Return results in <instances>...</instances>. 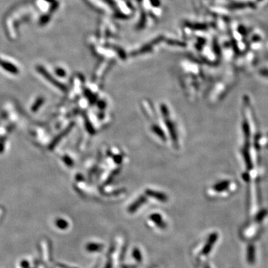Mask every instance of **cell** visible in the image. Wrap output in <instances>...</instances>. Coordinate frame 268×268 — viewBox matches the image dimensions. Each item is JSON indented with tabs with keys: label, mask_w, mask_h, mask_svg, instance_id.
I'll return each instance as SVG.
<instances>
[{
	"label": "cell",
	"mask_w": 268,
	"mask_h": 268,
	"mask_svg": "<svg viewBox=\"0 0 268 268\" xmlns=\"http://www.w3.org/2000/svg\"><path fill=\"white\" fill-rule=\"evenodd\" d=\"M147 194L148 195H150L151 197H152L156 198V199L159 200H161V201H165L167 200V197L165 194L162 193H159V192H151V190L148 191L147 192Z\"/></svg>",
	"instance_id": "cell-6"
},
{
	"label": "cell",
	"mask_w": 268,
	"mask_h": 268,
	"mask_svg": "<svg viewBox=\"0 0 268 268\" xmlns=\"http://www.w3.org/2000/svg\"><path fill=\"white\" fill-rule=\"evenodd\" d=\"M133 256L134 259H136L137 261H142V255H141V253L139 249H134L133 252Z\"/></svg>",
	"instance_id": "cell-8"
},
{
	"label": "cell",
	"mask_w": 268,
	"mask_h": 268,
	"mask_svg": "<svg viewBox=\"0 0 268 268\" xmlns=\"http://www.w3.org/2000/svg\"><path fill=\"white\" fill-rule=\"evenodd\" d=\"M150 219L159 227V228L161 229H165L166 228V224L163 221L162 216H160L159 214H152V215L150 216Z\"/></svg>",
	"instance_id": "cell-4"
},
{
	"label": "cell",
	"mask_w": 268,
	"mask_h": 268,
	"mask_svg": "<svg viewBox=\"0 0 268 268\" xmlns=\"http://www.w3.org/2000/svg\"><path fill=\"white\" fill-rule=\"evenodd\" d=\"M2 151H3V148H2V145H0V152H2Z\"/></svg>",
	"instance_id": "cell-12"
},
{
	"label": "cell",
	"mask_w": 268,
	"mask_h": 268,
	"mask_svg": "<svg viewBox=\"0 0 268 268\" xmlns=\"http://www.w3.org/2000/svg\"><path fill=\"white\" fill-rule=\"evenodd\" d=\"M103 248V246L101 244H89L87 246V250L90 252L100 251Z\"/></svg>",
	"instance_id": "cell-7"
},
{
	"label": "cell",
	"mask_w": 268,
	"mask_h": 268,
	"mask_svg": "<svg viewBox=\"0 0 268 268\" xmlns=\"http://www.w3.org/2000/svg\"><path fill=\"white\" fill-rule=\"evenodd\" d=\"M217 239H218V234H217L216 233H213V234H211L210 236H209V239H208V241L206 242V245H205L204 248H203V254L207 255L210 253L211 250H212V246L215 244V241H217Z\"/></svg>",
	"instance_id": "cell-2"
},
{
	"label": "cell",
	"mask_w": 268,
	"mask_h": 268,
	"mask_svg": "<svg viewBox=\"0 0 268 268\" xmlns=\"http://www.w3.org/2000/svg\"><path fill=\"white\" fill-rule=\"evenodd\" d=\"M56 72H57V74H58V75H60V77H63L64 75H66L65 72H64V71L63 70V69H57Z\"/></svg>",
	"instance_id": "cell-11"
},
{
	"label": "cell",
	"mask_w": 268,
	"mask_h": 268,
	"mask_svg": "<svg viewBox=\"0 0 268 268\" xmlns=\"http://www.w3.org/2000/svg\"><path fill=\"white\" fill-rule=\"evenodd\" d=\"M145 197H139V199L135 201V202H134V203H133L132 205H130V206L129 209H128V211H129V212H131V213H133V212H136V211L138 209V208H139V206H140L142 204V203H144V202H145Z\"/></svg>",
	"instance_id": "cell-5"
},
{
	"label": "cell",
	"mask_w": 268,
	"mask_h": 268,
	"mask_svg": "<svg viewBox=\"0 0 268 268\" xmlns=\"http://www.w3.org/2000/svg\"><path fill=\"white\" fill-rule=\"evenodd\" d=\"M205 268H209V267H208V266H206V267H205Z\"/></svg>",
	"instance_id": "cell-13"
},
{
	"label": "cell",
	"mask_w": 268,
	"mask_h": 268,
	"mask_svg": "<svg viewBox=\"0 0 268 268\" xmlns=\"http://www.w3.org/2000/svg\"><path fill=\"white\" fill-rule=\"evenodd\" d=\"M43 98H39L38 100H37V101H36L35 104H34L33 105V107H32V110H33L34 112L37 111V110L39 109V107H40V105H41V104H43Z\"/></svg>",
	"instance_id": "cell-9"
},
{
	"label": "cell",
	"mask_w": 268,
	"mask_h": 268,
	"mask_svg": "<svg viewBox=\"0 0 268 268\" xmlns=\"http://www.w3.org/2000/svg\"><path fill=\"white\" fill-rule=\"evenodd\" d=\"M0 66H2L4 69L8 71V72L12 74H17L19 72L18 69L17 67L14 66V65L11 64V63L7 62V61H4L0 60Z\"/></svg>",
	"instance_id": "cell-3"
},
{
	"label": "cell",
	"mask_w": 268,
	"mask_h": 268,
	"mask_svg": "<svg viewBox=\"0 0 268 268\" xmlns=\"http://www.w3.org/2000/svg\"><path fill=\"white\" fill-rule=\"evenodd\" d=\"M37 70H38V72H40V73L41 74V75H43V76L45 77V78H46V80H48V81H49V82L52 83V84H53V85H55V87H57L58 88H59L60 90H63V91H65V90H66V87H65V86H64L63 84H61L60 82H59L58 81H57L56 79H55L54 78H52V75H51L50 74H49V72H48L47 71H46V69H44V68H43V67L37 66Z\"/></svg>",
	"instance_id": "cell-1"
},
{
	"label": "cell",
	"mask_w": 268,
	"mask_h": 268,
	"mask_svg": "<svg viewBox=\"0 0 268 268\" xmlns=\"http://www.w3.org/2000/svg\"><path fill=\"white\" fill-rule=\"evenodd\" d=\"M58 227H60V228H66L67 223L66 221H64L63 220H58Z\"/></svg>",
	"instance_id": "cell-10"
}]
</instances>
